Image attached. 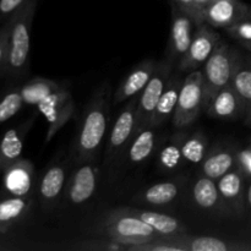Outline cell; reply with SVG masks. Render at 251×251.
Returning <instances> with one entry per match:
<instances>
[{
  "label": "cell",
  "instance_id": "obj_1",
  "mask_svg": "<svg viewBox=\"0 0 251 251\" xmlns=\"http://www.w3.org/2000/svg\"><path fill=\"white\" fill-rule=\"evenodd\" d=\"M110 86L103 83L88 102L80 123L76 140L78 159L90 161L97 154L108 126L110 115Z\"/></svg>",
  "mask_w": 251,
  "mask_h": 251
},
{
  "label": "cell",
  "instance_id": "obj_2",
  "mask_svg": "<svg viewBox=\"0 0 251 251\" xmlns=\"http://www.w3.org/2000/svg\"><path fill=\"white\" fill-rule=\"evenodd\" d=\"M37 0H27L10 19L11 28L9 37V55L5 75L10 78H21L26 75L29 66L31 29Z\"/></svg>",
  "mask_w": 251,
  "mask_h": 251
},
{
  "label": "cell",
  "instance_id": "obj_3",
  "mask_svg": "<svg viewBox=\"0 0 251 251\" xmlns=\"http://www.w3.org/2000/svg\"><path fill=\"white\" fill-rule=\"evenodd\" d=\"M96 233L122 245V250H129L130 247L152 242L162 237L151 226L135 216L129 207L118 208L109 213L100 222Z\"/></svg>",
  "mask_w": 251,
  "mask_h": 251
},
{
  "label": "cell",
  "instance_id": "obj_4",
  "mask_svg": "<svg viewBox=\"0 0 251 251\" xmlns=\"http://www.w3.org/2000/svg\"><path fill=\"white\" fill-rule=\"evenodd\" d=\"M239 58V54L229 44L221 43L202 66L205 112L216 93L230 85Z\"/></svg>",
  "mask_w": 251,
  "mask_h": 251
},
{
  "label": "cell",
  "instance_id": "obj_5",
  "mask_svg": "<svg viewBox=\"0 0 251 251\" xmlns=\"http://www.w3.org/2000/svg\"><path fill=\"white\" fill-rule=\"evenodd\" d=\"M203 110V76L202 71H191L184 78L179 93L178 104L172 117L173 125L178 129L193 124Z\"/></svg>",
  "mask_w": 251,
  "mask_h": 251
},
{
  "label": "cell",
  "instance_id": "obj_6",
  "mask_svg": "<svg viewBox=\"0 0 251 251\" xmlns=\"http://www.w3.org/2000/svg\"><path fill=\"white\" fill-rule=\"evenodd\" d=\"M37 109L48 123L46 135V144H48L59 130L75 114V102L69 87L63 85L60 90L55 91L48 97L44 98Z\"/></svg>",
  "mask_w": 251,
  "mask_h": 251
},
{
  "label": "cell",
  "instance_id": "obj_7",
  "mask_svg": "<svg viewBox=\"0 0 251 251\" xmlns=\"http://www.w3.org/2000/svg\"><path fill=\"white\" fill-rule=\"evenodd\" d=\"M174 68L172 64H169L166 59L162 61H158L157 68L152 75L151 80L146 85V87L142 90V92L139 95V100H137V125L136 131H139L141 127L147 126L153 114L154 109L157 107L159 98L168 83L169 78L173 75Z\"/></svg>",
  "mask_w": 251,
  "mask_h": 251
},
{
  "label": "cell",
  "instance_id": "obj_8",
  "mask_svg": "<svg viewBox=\"0 0 251 251\" xmlns=\"http://www.w3.org/2000/svg\"><path fill=\"white\" fill-rule=\"evenodd\" d=\"M221 44V36L208 24H202L196 27L190 47L185 55L178 64L180 73H191L199 70L205 65L213 51Z\"/></svg>",
  "mask_w": 251,
  "mask_h": 251
},
{
  "label": "cell",
  "instance_id": "obj_9",
  "mask_svg": "<svg viewBox=\"0 0 251 251\" xmlns=\"http://www.w3.org/2000/svg\"><path fill=\"white\" fill-rule=\"evenodd\" d=\"M171 36L167 46L164 59L173 66H178L179 61L188 51L193 41V20L184 14L178 6H172Z\"/></svg>",
  "mask_w": 251,
  "mask_h": 251
},
{
  "label": "cell",
  "instance_id": "obj_10",
  "mask_svg": "<svg viewBox=\"0 0 251 251\" xmlns=\"http://www.w3.org/2000/svg\"><path fill=\"white\" fill-rule=\"evenodd\" d=\"M2 198L31 196L34 185V166L29 159L20 157L1 172Z\"/></svg>",
  "mask_w": 251,
  "mask_h": 251
},
{
  "label": "cell",
  "instance_id": "obj_11",
  "mask_svg": "<svg viewBox=\"0 0 251 251\" xmlns=\"http://www.w3.org/2000/svg\"><path fill=\"white\" fill-rule=\"evenodd\" d=\"M137 100H139V96L127 100L126 105H124L110 129L107 147L109 158H114L125 147H127L136 132Z\"/></svg>",
  "mask_w": 251,
  "mask_h": 251
},
{
  "label": "cell",
  "instance_id": "obj_12",
  "mask_svg": "<svg viewBox=\"0 0 251 251\" xmlns=\"http://www.w3.org/2000/svg\"><path fill=\"white\" fill-rule=\"evenodd\" d=\"M250 7L239 0H215L205 9V22L213 28H228L249 17Z\"/></svg>",
  "mask_w": 251,
  "mask_h": 251
},
{
  "label": "cell",
  "instance_id": "obj_13",
  "mask_svg": "<svg viewBox=\"0 0 251 251\" xmlns=\"http://www.w3.org/2000/svg\"><path fill=\"white\" fill-rule=\"evenodd\" d=\"M100 169L92 163H83L74 172L66 189V196L73 205H82L90 200L98 185Z\"/></svg>",
  "mask_w": 251,
  "mask_h": 251
},
{
  "label": "cell",
  "instance_id": "obj_14",
  "mask_svg": "<svg viewBox=\"0 0 251 251\" xmlns=\"http://www.w3.org/2000/svg\"><path fill=\"white\" fill-rule=\"evenodd\" d=\"M158 61H154L152 59L144 60L137 64L126 77L120 82L119 87L113 95V104H120L126 100H131L132 97H136L142 92L149 81L151 80L154 70L157 68Z\"/></svg>",
  "mask_w": 251,
  "mask_h": 251
},
{
  "label": "cell",
  "instance_id": "obj_15",
  "mask_svg": "<svg viewBox=\"0 0 251 251\" xmlns=\"http://www.w3.org/2000/svg\"><path fill=\"white\" fill-rule=\"evenodd\" d=\"M36 117H31L17 126L11 127L0 140V173L21 157L25 140L33 126Z\"/></svg>",
  "mask_w": 251,
  "mask_h": 251
},
{
  "label": "cell",
  "instance_id": "obj_16",
  "mask_svg": "<svg viewBox=\"0 0 251 251\" xmlns=\"http://www.w3.org/2000/svg\"><path fill=\"white\" fill-rule=\"evenodd\" d=\"M184 78L185 77H183L180 74L173 73L163 93H162L161 98H159L158 103H157V107L152 114L151 119H150V126L154 127V129L161 127L169 118L173 117L176 104H178L179 93H180Z\"/></svg>",
  "mask_w": 251,
  "mask_h": 251
},
{
  "label": "cell",
  "instance_id": "obj_17",
  "mask_svg": "<svg viewBox=\"0 0 251 251\" xmlns=\"http://www.w3.org/2000/svg\"><path fill=\"white\" fill-rule=\"evenodd\" d=\"M245 108L247 107L234 88L229 85L216 93L206 108V114L215 119H233L237 118Z\"/></svg>",
  "mask_w": 251,
  "mask_h": 251
},
{
  "label": "cell",
  "instance_id": "obj_18",
  "mask_svg": "<svg viewBox=\"0 0 251 251\" xmlns=\"http://www.w3.org/2000/svg\"><path fill=\"white\" fill-rule=\"evenodd\" d=\"M65 183L66 172L61 164H53L44 172L38 184V195L44 207H51L58 202Z\"/></svg>",
  "mask_w": 251,
  "mask_h": 251
},
{
  "label": "cell",
  "instance_id": "obj_19",
  "mask_svg": "<svg viewBox=\"0 0 251 251\" xmlns=\"http://www.w3.org/2000/svg\"><path fill=\"white\" fill-rule=\"evenodd\" d=\"M32 202V196L2 198L0 200V233H6L20 222L31 210Z\"/></svg>",
  "mask_w": 251,
  "mask_h": 251
},
{
  "label": "cell",
  "instance_id": "obj_20",
  "mask_svg": "<svg viewBox=\"0 0 251 251\" xmlns=\"http://www.w3.org/2000/svg\"><path fill=\"white\" fill-rule=\"evenodd\" d=\"M129 210L135 216L141 218L144 222H146L147 225L151 226L162 237H178V235L185 234V229H184L180 221L172 217V216L154 212V211L136 210V208L130 207Z\"/></svg>",
  "mask_w": 251,
  "mask_h": 251
},
{
  "label": "cell",
  "instance_id": "obj_21",
  "mask_svg": "<svg viewBox=\"0 0 251 251\" xmlns=\"http://www.w3.org/2000/svg\"><path fill=\"white\" fill-rule=\"evenodd\" d=\"M157 137L154 127L147 126L141 127L139 131L135 132L131 141L127 145V158L131 163L139 164L147 161L152 156L156 147Z\"/></svg>",
  "mask_w": 251,
  "mask_h": 251
},
{
  "label": "cell",
  "instance_id": "obj_22",
  "mask_svg": "<svg viewBox=\"0 0 251 251\" xmlns=\"http://www.w3.org/2000/svg\"><path fill=\"white\" fill-rule=\"evenodd\" d=\"M237 167V154L229 150H216L212 153H207L201 163L202 176L217 180L229 171Z\"/></svg>",
  "mask_w": 251,
  "mask_h": 251
},
{
  "label": "cell",
  "instance_id": "obj_23",
  "mask_svg": "<svg viewBox=\"0 0 251 251\" xmlns=\"http://www.w3.org/2000/svg\"><path fill=\"white\" fill-rule=\"evenodd\" d=\"M61 87H63L61 83L50 80V78L34 77L20 86V92H21L25 104L37 107L44 98H47L55 91L60 90Z\"/></svg>",
  "mask_w": 251,
  "mask_h": 251
},
{
  "label": "cell",
  "instance_id": "obj_24",
  "mask_svg": "<svg viewBox=\"0 0 251 251\" xmlns=\"http://www.w3.org/2000/svg\"><path fill=\"white\" fill-rule=\"evenodd\" d=\"M179 184L176 181H161L150 186L137 195V200L142 203L154 206L168 205L179 195Z\"/></svg>",
  "mask_w": 251,
  "mask_h": 251
},
{
  "label": "cell",
  "instance_id": "obj_25",
  "mask_svg": "<svg viewBox=\"0 0 251 251\" xmlns=\"http://www.w3.org/2000/svg\"><path fill=\"white\" fill-rule=\"evenodd\" d=\"M193 198L196 205L206 210L217 207L222 199L218 190L217 181L206 176H202L196 180L193 188Z\"/></svg>",
  "mask_w": 251,
  "mask_h": 251
},
{
  "label": "cell",
  "instance_id": "obj_26",
  "mask_svg": "<svg viewBox=\"0 0 251 251\" xmlns=\"http://www.w3.org/2000/svg\"><path fill=\"white\" fill-rule=\"evenodd\" d=\"M216 181H217L221 198L223 200L235 202L242 196L243 186H244V174L238 167L226 173Z\"/></svg>",
  "mask_w": 251,
  "mask_h": 251
},
{
  "label": "cell",
  "instance_id": "obj_27",
  "mask_svg": "<svg viewBox=\"0 0 251 251\" xmlns=\"http://www.w3.org/2000/svg\"><path fill=\"white\" fill-rule=\"evenodd\" d=\"M230 86L234 88L237 95L239 96L245 107L248 108V105L251 102V64L250 61L249 64L244 63L242 56L239 58L237 66H235Z\"/></svg>",
  "mask_w": 251,
  "mask_h": 251
},
{
  "label": "cell",
  "instance_id": "obj_28",
  "mask_svg": "<svg viewBox=\"0 0 251 251\" xmlns=\"http://www.w3.org/2000/svg\"><path fill=\"white\" fill-rule=\"evenodd\" d=\"M183 247L185 251H232L240 249L226 240L215 237H190L184 234Z\"/></svg>",
  "mask_w": 251,
  "mask_h": 251
},
{
  "label": "cell",
  "instance_id": "obj_29",
  "mask_svg": "<svg viewBox=\"0 0 251 251\" xmlns=\"http://www.w3.org/2000/svg\"><path fill=\"white\" fill-rule=\"evenodd\" d=\"M207 139L200 132L191 135L185 139L181 144V153L184 161L191 164L202 163L203 159L207 156Z\"/></svg>",
  "mask_w": 251,
  "mask_h": 251
},
{
  "label": "cell",
  "instance_id": "obj_30",
  "mask_svg": "<svg viewBox=\"0 0 251 251\" xmlns=\"http://www.w3.org/2000/svg\"><path fill=\"white\" fill-rule=\"evenodd\" d=\"M20 87H11L0 96V125L17 114L24 105Z\"/></svg>",
  "mask_w": 251,
  "mask_h": 251
},
{
  "label": "cell",
  "instance_id": "obj_31",
  "mask_svg": "<svg viewBox=\"0 0 251 251\" xmlns=\"http://www.w3.org/2000/svg\"><path fill=\"white\" fill-rule=\"evenodd\" d=\"M184 161L183 153H181V145L178 142H172L167 145L159 152V166L164 171H176L181 166Z\"/></svg>",
  "mask_w": 251,
  "mask_h": 251
},
{
  "label": "cell",
  "instance_id": "obj_32",
  "mask_svg": "<svg viewBox=\"0 0 251 251\" xmlns=\"http://www.w3.org/2000/svg\"><path fill=\"white\" fill-rule=\"evenodd\" d=\"M11 28V19H7L0 26V77L6 73L7 55H9V37Z\"/></svg>",
  "mask_w": 251,
  "mask_h": 251
},
{
  "label": "cell",
  "instance_id": "obj_33",
  "mask_svg": "<svg viewBox=\"0 0 251 251\" xmlns=\"http://www.w3.org/2000/svg\"><path fill=\"white\" fill-rule=\"evenodd\" d=\"M176 6L193 20L196 27L205 24V15L199 9L195 0H176Z\"/></svg>",
  "mask_w": 251,
  "mask_h": 251
},
{
  "label": "cell",
  "instance_id": "obj_34",
  "mask_svg": "<svg viewBox=\"0 0 251 251\" xmlns=\"http://www.w3.org/2000/svg\"><path fill=\"white\" fill-rule=\"evenodd\" d=\"M226 31L232 38L240 42H251V21L248 20L237 22L233 26L226 28Z\"/></svg>",
  "mask_w": 251,
  "mask_h": 251
},
{
  "label": "cell",
  "instance_id": "obj_35",
  "mask_svg": "<svg viewBox=\"0 0 251 251\" xmlns=\"http://www.w3.org/2000/svg\"><path fill=\"white\" fill-rule=\"evenodd\" d=\"M27 0H0V22L11 17Z\"/></svg>",
  "mask_w": 251,
  "mask_h": 251
},
{
  "label": "cell",
  "instance_id": "obj_36",
  "mask_svg": "<svg viewBox=\"0 0 251 251\" xmlns=\"http://www.w3.org/2000/svg\"><path fill=\"white\" fill-rule=\"evenodd\" d=\"M237 167L243 172L244 176H251V147L238 152Z\"/></svg>",
  "mask_w": 251,
  "mask_h": 251
},
{
  "label": "cell",
  "instance_id": "obj_37",
  "mask_svg": "<svg viewBox=\"0 0 251 251\" xmlns=\"http://www.w3.org/2000/svg\"><path fill=\"white\" fill-rule=\"evenodd\" d=\"M212 1H215V0H195L196 5H198L199 9L201 10V11L203 12V15H205V9L208 6V5L211 4Z\"/></svg>",
  "mask_w": 251,
  "mask_h": 251
},
{
  "label": "cell",
  "instance_id": "obj_38",
  "mask_svg": "<svg viewBox=\"0 0 251 251\" xmlns=\"http://www.w3.org/2000/svg\"><path fill=\"white\" fill-rule=\"evenodd\" d=\"M248 110H249V112H248V119H247V122L249 123V124L251 125V102L249 103V105H248Z\"/></svg>",
  "mask_w": 251,
  "mask_h": 251
},
{
  "label": "cell",
  "instance_id": "obj_39",
  "mask_svg": "<svg viewBox=\"0 0 251 251\" xmlns=\"http://www.w3.org/2000/svg\"><path fill=\"white\" fill-rule=\"evenodd\" d=\"M248 202H249V205L251 206V183L249 188H248Z\"/></svg>",
  "mask_w": 251,
  "mask_h": 251
},
{
  "label": "cell",
  "instance_id": "obj_40",
  "mask_svg": "<svg viewBox=\"0 0 251 251\" xmlns=\"http://www.w3.org/2000/svg\"><path fill=\"white\" fill-rule=\"evenodd\" d=\"M243 47L251 50V42H243Z\"/></svg>",
  "mask_w": 251,
  "mask_h": 251
},
{
  "label": "cell",
  "instance_id": "obj_41",
  "mask_svg": "<svg viewBox=\"0 0 251 251\" xmlns=\"http://www.w3.org/2000/svg\"><path fill=\"white\" fill-rule=\"evenodd\" d=\"M169 4H171V7L172 6H176V0H168Z\"/></svg>",
  "mask_w": 251,
  "mask_h": 251
},
{
  "label": "cell",
  "instance_id": "obj_42",
  "mask_svg": "<svg viewBox=\"0 0 251 251\" xmlns=\"http://www.w3.org/2000/svg\"><path fill=\"white\" fill-rule=\"evenodd\" d=\"M249 16H250V17H251V9H250V10H249Z\"/></svg>",
  "mask_w": 251,
  "mask_h": 251
},
{
  "label": "cell",
  "instance_id": "obj_43",
  "mask_svg": "<svg viewBox=\"0 0 251 251\" xmlns=\"http://www.w3.org/2000/svg\"><path fill=\"white\" fill-rule=\"evenodd\" d=\"M250 64H251V60H250Z\"/></svg>",
  "mask_w": 251,
  "mask_h": 251
}]
</instances>
